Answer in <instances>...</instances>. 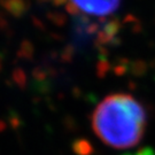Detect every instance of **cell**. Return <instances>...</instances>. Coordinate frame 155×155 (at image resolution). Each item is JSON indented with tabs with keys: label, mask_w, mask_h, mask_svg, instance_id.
<instances>
[{
	"label": "cell",
	"mask_w": 155,
	"mask_h": 155,
	"mask_svg": "<svg viewBox=\"0 0 155 155\" xmlns=\"http://www.w3.org/2000/svg\"><path fill=\"white\" fill-rule=\"evenodd\" d=\"M147 114L144 106L132 95L110 94L95 107L92 127L98 138L116 150L132 148L146 131Z\"/></svg>",
	"instance_id": "cell-1"
},
{
	"label": "cell",
	"mask_w": 155,
	"mask_h": 155,
	"mask_svg": "<svg viewBox=\"0 0 155 155\" xmlns=\"http://www.w3.org/2000/svg\"><path fill=\"white\" fill-rule=\"evenodd\" d=\"M69 5L81 14L94 17H106L120 8L122 0H68Z\"/></svg>",
	"instance_id": "cell-2"
},
{
	"label": "cell",
	"mask_w": 155,
	"mask_h": 155,
	"mask_svg": "<svg viewBox=\"0 0 155 155\" xmlns=\"http://www.w3.org/2000/svg\"><path fill=\"white\" fill-rule=\"evenodd\" d=\"M125 155H155V152L152 148H143L132 154H125Z\"/></svg>",
	"instance_id": "cell-3"
}]
</instances>
